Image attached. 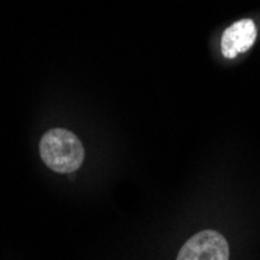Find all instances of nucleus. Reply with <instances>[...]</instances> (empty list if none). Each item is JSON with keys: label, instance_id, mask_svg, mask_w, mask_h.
<instances>
[{"label": "nucleus", "instance_id": "1", "mask_svg": "<svg viewBox=\"0 0 260 260\" xmlns=\"http://www.w3.org/2000/svg\"><path fill=\"white\" fill-rule=\"evenodd\" d=\"M39 153L44 164L56 173H72L81 167L84 148L80 139L62 128L47 131L39 144Z\"/></svg>", "mask_w": 260, "mask_h": 260}, {"label": "nucleus", "instance_id": "2", "mask_svg": "<svg viewBox=\"0 0 260 260\" xmlns=\"http://www.w3.org/2000/svg\"><path fill=\"white\" fill-rule=\"evenodd\" d=\"M176 260H229V245L217 231H201L182 245Z\"/></svg>", "mask_w": 260, "mask_h": 260}, {"label": "nucleus", "instance_id": "3", "mask_svg": "<svg viewBox=\"0 0 260 260\" xmlns=\"http://www.w3.org/2000/svg\"><path fill=\"white\" fill-rule=\"evenodd\" d=\"M257 31L255 25L251 19H242L223 33L221 38V53L223 56L232 59L237 55L249 50L254 41H255Z\"/></svg>", "mask_w": 260, "mask_h": 260}]
</instances>
